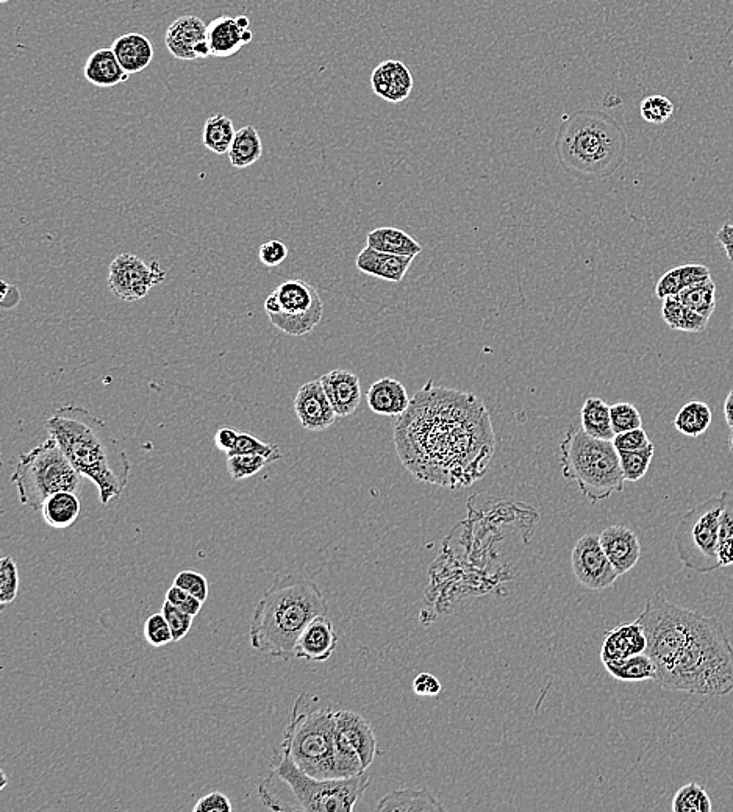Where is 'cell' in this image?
Wrapping results in <instances>:
<instances>
[{
	"label": "cell",
	"mask_w": 733,
	"mask_h": 812,
	"mask_svg": "<svg viewBox=\"0 0 733 812\" xmlns=\"http://www.w3.org/2000/svg\"><path fill=\"white\" fill-rule=\"evenodd\" d=\"M377 811L390 812H433L446 811L429 789H401L393 791L380 800Z\"/></svg>",
	"instance_id": "obj_28"
},
{
	"label": "cell",
	"mask_w": 733,
	"mask_h": 812,
	"mask_svg": "<svg viewBox=\"0 0 733 812\" xmlns=\"http://www.w3.org/2000/svg\"><path fill=\"white\" fill-rule=\"evenodd\" d=\"M166 278L165 269L157 261L149 266L132 253H121L111 261L108 288L119 300L135 302L144 299L154 286Z\"/></svg>",
	"instance_id": "obj_13"
},
{
	"label": "cell",
	"mask_w": 733,
	"mask_h": 812,
	"mask_svg": "<svg viewBox=\"0 0 733 812\" xmlns=\"http://www.w3.org/2000/svg\"><path fill=\"white\" fill-rule=\"evenodd\" d=\"M122 68L130 75L138 74L151 66L154 60V46L147 36L141 33H126L116 38L111 46Z\"/></svg>",
	"instance_id": "obj_27"
},
{
	"label": "cell",
	"mask_w": 733,
	"mask_h": 812,
	"mask_svg": "<svg viewBox=\"0 0 733 812\" xmlns=\"http://www.w3.org/2000/svg\"><path fill=\"white\" fill-rule=\"evenodd\" d=\"M723 497H708L680 519L674 533L677 555L687 569L696 574H710L721 567L719 563V531H721Z\"/></svg>",
	"instance_id": "obj_10"
},
{
	"label": "cell",
	"mask_w": 733,
	"mask_h": 812,
	"mask_svg": "<svg viewBox=\"0 0 733 812\" xmlns=\"http://www.w3.org/2000/svg\"><path fill=\"white\" fill-rule=\"evenodd\" d=\"M557 155L566 171L608 177L626 158L627 139L615 119L601 111H579L558 133Z\"/></svg>",
	"instance_id": "obj_6"
},
{
	"label": "cell",
	"mask_w": 733,
	"mask_h": 812,
	"mask_svg": "<svg viewBox=\"0 0 733 812\" xmlns=\"http://www.w3.org/2000/svg\"><path fill=\"white\" fill-rule=\"evenodd\" d=\"M0 2H2V4H7L8 0H0Z\"/></svg>",
	"instance_id": "obj_61"
},
{
	"label": "cell",
	"mask_w": 733,
	"mask_h": 812,
	"mask_svg": "<svg viewBox=\"0 0 733 812\" xmlns=\"http://www.w3.org/2000/svg\"><path fill=\"white\" fill-rule=\"evenodd\" d=\"M702 617L696 611L673 605L662 594L649 597L638 620L648 639L646 653L657 669L668 664L685 647Z\"/></svg>",
	"instance_id": "obj_11"
},
{
	"label": "cell",
	"mask_w": 733,
	"mask_h": 812,
	"mask_svg": "<svg viewBox=\"0 0 733 812\" xmlns=\"http://www.w3.org/2000/svg\"><path fill=\"white\" fill-rule=\"evenodd\" d=\"M413 260L415 257H401V255L380 252V250L366 246L362 252L358 253L355 266L363 274L382 278L387 282L399 283L404 280Z\"/></svg>",
	"instance_id": "obj_23"
},
{
	"label": "cell",
	"mask_w": 733,
	"mask_h": 812,
	"mask_svg": "<svg viewBox=\"0 0 733 812\" xmlns=\"http://www.w3.org/2000/svg\"><path fill=\"white\" fill-rule=\"evenodd\" d=\"M49 436L77 471L93 481L102 505L119 499L129 485V455L104 421L82 406H61L46 422Z\"/></svg>",
	"instance_id": "obj_2"
},
{
	"label": "cell",
	"mask_w": 733,
	"mask_h": 812,
	"mask_svg": "<svg viewBox=\"0 0 733 812\" xmlns=\"http://www.w3.org/2000/svg\"><path fill=\"white\" fill-rule=\"evenodd\" d=\"M269 321L285 335H308L324 316V303L315 286L293 278L277 286L265 300Z\"/></svg>",
	"instance_id": "obj_12"
},
{
	"label": "cell",
	"mask_w": 733,
	"mask_h": 812,
	"mask_svg": "<svg viewBox=\"0 0 733 812\" xmlns=\"http://www.w3.org/2000/svg\"><path fill=\"white\" fill-rule=\"evenodd\" d=\"M646 649H648V639H646L640 620L624 622L605 633L601 649L602 663L640 655V653H646Z\"/></svg>",
	"instance_id": "obj_21"
},
{
	"label": "cell",
	"mask_w": 733,
	"mask_h": 812,
	"mask_svg": "<svg viewBox=\"0 0 733 812\" xmlns=\"http://www.w3.org/2000/svg\"><path fill=\"white\" fill-rule=\"evenodd\" d=\"M729 449H730V452H732V453H733V430H730V435H729Z\"/></svg>",
	"instance_id": "obj_60"
},
{
	"label": "cell",
	"mask_w": 733,
	"mask_h": 812,
	"mask_svg": "<svg viewBox=\"0 0 733 812\" xmlns=\"http://www.w3.org/2000/svg\"><path fill=\"white\" fill-rule=\"evenodd\" d=\"M0 777H2V783H0V789H4L7 786V775H5L4 770L0 772Z\"/></svg>",
	"instance_id": "obj_59"
},
{
	"label": "cell",
	"mask_w": 733,
	"mask_h": 812,
	"mask_svg": "<svg viewBox=\"0 0 733 812\" xmlns=\"http://www.w3.org/2000/svg\"><path fill=\"white\" fill-rule=\"evenodd\" d=\"M166 600L194 617L201 613L202 605H204V602L196 599L190 592H186L185 589L179 588V586L176 585H172L171 588L168 589V592H166Z\"/></svg>",
	"instance_id": "obj_51"
},
{
	"label": "cell",
	"mask_w": 733,
	"mask_h": 812,
	"mask_svg": "<svg viewBox=\"0 0 733 812\" xmlns=\"http://www.w3.org/2000/svg\"><path fill=\"white\" fill-rule=\"evenodd\" d=\"M674 812H712V800L701 784L688 783L673 798Z\"/></svg>",
	"instance_id": "obj_40"
},
{
	"label": "cell",
	"mask_w": 733,
	"mask_h": 812,
	"mask_svg": "<svg viewBox=\"0 0 733 812\" xmlns=\"http://www.w3.org/2000/svg\"><path fill=\"white\" fill-rule=\"evenodd\" d=\"M721 497H723V510H721V531H719V535H724V533H732L733 531V491H723Z\"/></svg>",
	"instance_id": "obj_55"
},
{
	"label": "cell",
	"mask_w": 733,
	"mask_h": 812,
	"mask_svg": "<svg viewBox=\"0 0 733 812\" xmlns=\"http://www.w3.org/2000/svg\"><path fill=\"white\" fill-rule=\"evenodd\" d=\"M724 416H726V422L730 430H733V389L729 392L726 403H724Z\"/></svg>",
	"instance_id": "obj_58"
},
{
	"label": "cell",
	"mask_w": 733,
	"mask_h": 812,
	"mask_svg": "<svg viewBox=\"0 0 733 812\" xmlns=\"http://www.w3.org/2000/svg\"><path fill=\"white\" fill-rule=\"evenodd\" d=\"M337 727L344 738L357 750L363 766L368 769L377 756V738L365 717L354 711H337Z\"/></svg>",
	"instance_id": "obj_24"
},
{
	"label": "cell",
	"mask_w": 733,
	"mask_h": 812,
	"mask_svg": "<svg viewBox=\"0 0 733 812\" xmlns=\"http://www.w3.org/2000/svg\"><path fill=\"white\" fill-rule=\"evenodd\" d=\"M708 278H710V269L704 264H683L679 268L666 272L658 280L657 286H655V296L662 300L666 297L679 296L685 289L705 282Z\"/></svg>",
	"instance_id": "obj_29"
},
{
	"label": "cell",
	"mask_w": 733,
	"mask_h": 812,
	"mask_svg": "<svg viewBox=\"0 0 733 812\" xmlns=\"http://www.w3.org/2000/svg\"><path fill=\"white\" fill-rule=\"evenodd\" d=\"M371 784L366 772L352 778L312 777L297 767L287 752H280L269 777L258 788L262 800L287 792L279 811L351 812Z\"/></svg>",
	"instance_id": "obj_5"
},
{
	"label": "cell",
	"mask_w": 733,
	"mask_h": 812,
	"mask_svg": "<svg viewBox=\"0 0 733 812\" xmlns=\"http://www.w3.org/2000/svg\"><path fill=\"white\" fill-rule=\"evenodd\" d=\"M655 683L669 691L726 697L733 691V647L716 617H702L690 641L657 669Z\"/></svg>",
	"instance_id": "obj_4"
},
{
	"label": "cell",
	"mask_w": 733,
	"mask_h": 812,
	"mask_svg": "<svg viewBox=\"0 0 733 812\" xmlns=\"http://www.w3.org/2000/svg\"><path fill=\"white\" fill-rule=\"evenodd\" d=\"M235 135L236 130L233 127V122L224 114H215L205 122L202 141H204V146L211 150L213 154L224 155L229 154Z\"/></svg>",
	"instance_id": "obj_37"
},
{
	"label": "cell",
	"mask_w": 733,
	"mask_h": 812,
	"mask_svg": "<svg viewBox=\"0 0 733 812\" xmlns=\"http://www.w3.org/2000/svg\"><path fill=\"white\" fill-rule=\"evenodd\" d=\"M599 538L602 549L607 553L608 560L615 567L619 577L637 566L641 556V545L635 531L626 525H612L605 528Z\"/></svg>",
	"instance_id": "obj_19"
},
{
	"label": "cell",
	"mask_w": 733,
	"mask_h": 812,
	"mask_svg": "<svg viewBox=\"0 0 733 812\" xmlns=\"http://www.w3.org/2000/svg\"><path fill=\"white\" fill-rule=\"evenodd\" d=\"M19 592V572L16 561L5 556L0 561V609L5 611L8 605L15 603Z\"/></svg>",
	"instance_id": "obj_43"
},
{
	"label": "cell",
	"mask_w": 733,
	"mask_h": 812,
	"mask_svg": "<svg viewBox=\"0 0 733 812\" xmlns=\"http://www.w3.org/2000/svg\"><path fill=\"white\" fill-rule=\"evenodd\" d=\"M651 444L648 433L643 430V427L624 431V433H619L613 439V446L616 447L618 452H633V450L646 449Z\"/></svg>",
	"instance_id": "obj_50"
},
{
	"label": "cell",
	"mask_w": 733,
	"mask_h": 812,
	"mask_svg": "<svg viewBox=\"0 0 733 812\" xmlns=\"http://www.w3.org/2000/svg\"><path fill=\"white\" fill-rule=\"evenodd\" d=\"M338 634L327 616L316 617L302 631L296 642L294 656L312 663H324L337 650Z\"/></svg>",
	"instance_id": "obj_18"
},
{
	"label": "cell",
	"mask_w": 733,
	"mask_h": 812,
	"mask_svg": "<svg viewBox=\"0 0 733 812\" xmlns=\"http://www.w3.org/2000/svg\"><path fill=\"white\" fill-rule=\"evenodd\" d=\"M172 585L185 589L186 592H190L196 599L204 603L208 599V594H210V585H208L207 578L201 572H196V570H182L176 575Z\"/></svg>",
	"instance_id": "obj_49"
},
{
	"label": "cell",
	"mask_w": 733,
	"mask_h": 812,
	"mask_svg": "<svg viewBox=\"0 0 733 812\" xmlns=\"http://www.w3.org/2000/svg\"><path fill=\"white\" fill-rule=\"evenodd\" d=\"M366 246L380 252L393 253L401 257H415L422 252L421 244L404 230L394 227H380L366 236Z\"/></svg>",
	"instance_id": "obj_30"
},
{
	"label": "cell",
	"mask_w": 733,
	"mask_h": 812,
	"mask_svg": "<svg viewBox=\"0 0 733 812\" xmlns=\"http://www.w3.org/2000/svg\"><path fill=\"white\" fill-rule=\"evenodd\" d=\"M233 806L229 797L222 792H211L197 800L194 812H232Z\"/></svg>",
	"instance_id": "obj_53"
},
{
	"label": "cell",
	"mask_w": 733,
	"mask_h": 812,
	"mask_svg": "<svg viewBox=\"0 0 733 812\" xmlns=\"http://www.w3.org/2000/svg\"><path fill=\"white\" fill-rule=\"evenodd\" d=\"M571 567L577 583L590 591L612 588L619 578L607 553L602 549L599 535L582 536L571 553Z\"/></svg>",
	"instance_id": "obj_14"
},
{
	"label": "cell",
	"mask_w": 733,
	"mask_h": 812,
	"mask_svg": "<svg viewBox=\"0 0 733 812\" xmlns=\"http://www.w3.org/2000/svg\"><path fill=\"white\" fill-rule=\"evenodd\" d=\"M662 316L669 328L687 333L704 332L710 321L708 317L691 311L677 296L663 299Z\"/></svg>",
	"instance_id": "obj_34"
},
{
	"label": "cell",
	"mask_w": 733,
	"mask_h": 812,
	"mask_svg": "<svg viewBox=\"0 0 733 812\" xmlns=\"http://www.w3.org/2000/svg\"><path fill=\"white\" fill-rule=\"evenodd\" d=\"M319 380L338 417L351 416L357 411L362 402V385L354 372L335 369L322 375Z\"/></svg>",
	"instance_id": "obj_22"
},
{
	"label": "cell",
	"mask_w": 733,
	"mask_h": 812,
	"mask_svg": "<svg viewBox=\"0 0 733 812\" xmlns=\"http://www.w3.org/2000/svg\"><path fill=\"white\" fill-rule=\"evenodd\" d=\"M208 43L213 57L227 58L238 54L244 46L251 44L254 33L247 16H221L211 21L207 27Z\"/></svg>",
	"instance_id": "obj_17"
},
{
	"label": "cell",
	"mask_w": 733,
	"mask_h": 812,
	"mask_svg": "<svg viewBox=\"0 0 733 812\" xmlns=\"http://www.w3.org/2000/svg\"><path fill=\"white\" fill-rule=\"evenodd\" d=\"M677 297H679L691 311L710 319L716 308L715 282H713L712 278H708L705 282L685 289V291H682Z\"/></svg>",
	"instance_id": "obj_39"
},
{
	"label": "cell",
	"mask_w": 733,
	"mask_h": 812,
	"mask_svg": "<svg viewBox=\"0 0 733 812\" xmlns=\"http://www.w3.org/2000/svg\"><path fill=\"white\" fill-rule=\"evenodd\" d=\"M235 455L265 456L266 460H269V463H276V461L282 460V453H280L279 446L263 442L262 439H258L257 436L251 435V433H240V438H238V442H236L235 449L227 453V458Z\"/></svg>",
	"instance_id": "obj_42"
},
{
	"label": "cell",
	"mask_w": 733,
	"mask_h": 812,
	"mask_svg": "<svg viewBox=\"0 0 733 812\" xmlns=\"http://www.w3.org/2000/svg\"><path fill=\"white\" fill-rule=\"evenodd\" d=\"M208 25L201 18L188 15L176 19L166 32V47L177 60L194 61L213 57L207 35Z\"/></svg>",
	"instance_id": "obj_15"
},
{
	"label": "cell",
	"mask_w": 733,
	"mask_h": 812,
	"mask_svg": "<svg viewBox=\"0 0 733 812\" xmlns=\"http://www.w3.org/2000/svg\"><path fill=\"white\" fill-rule=\"evenodd\" d=\"M318 700L310 694L297 697L280 750L287 752L308 775L329 780L333 778L335 764L337 711L319 706Z\"/></svg>",
	"instance_id": "obj_7"
},
{
	"label": "cell",
	"mask_w": 733,
	"mask_h": 812,
	"mask_svg": "<svg viewBox=\"0 0 733 812\" xmlns=\"http://www.w3.org/2000/svg\"><path fill=\"white\" fill-rule=\"evenodd\" d=\"M610 416H612V425L615 435L624 433V431L635 430L641 428L643 419H641L640 411L630 403L621 402L615 403L610 406Z\"/></svg>",
	"instance_id": "obj_47"
},
{
	"label": "cell",
	"mask_w": 733,
	"mask_h": 812,
	"mask_svg": "<svg viewBox=\"0 0 733 812\" xmlns=\"http://www.w3.org/2000/svg\"><path fill=\"white\" fill-rule=\"evenodd\" d=\"M238 438H240L238 431L233 430V428L222 427L219 428L218 433L215 435V444L221 452L227 455V453L235 449Z\"/></svg>",
	"instance_id": "obj_56"
},
{
	"label": "cell",
	"mask_w": 733,
	"mask_h": 812,
	"mask_svg": "<svg viewBox=\"0 0 733 812\" xmlns=\"http://www.w3.org/2000/svg\"><path fill=\"white\" fill-rule=\"evenodd\" d=\"M413 75L402 61H383L371 75L372 91L380 99L390 104H399L410 97L413 91Z\"/></svg>",
	"instance_id": "obj_20"
},
{
	"label": "cell",
	"mask_w": 733,
	"mask_h": 812,
	"mask_svg": "<svg viewBox=\"0 0 733 812\" xmlns=\"http://www.w3.org/2000/svg\"><path fill=\"white\" fill-rule=\"evenodd\" d=\"M394 444L399 460L418 480L457 489L488 471L496 436L482 399L429 380L397 417Z\"/></svg>",
	"instance_id": "obj_1"
},
{
	"label": "cell",
	"mask_w": 733,
	"mask_h": 812,
	"mask_svg": "<svg viewBox=\"0 0 733 812\" xmlns=\"http://www.w3.org/2000/svg\"><path fill=\"white\" fill-rule=\"evenodd\" d=\"M263 155L262 138L258 135L254 125H246L238 130L229 150L230 163L233 168H249L257 163Z\"/></svg>",
	"instance_id": "obj_35"
},
{
	"label": "cell",
	"mask_w": 733,
	"mask_h": 812,
	"mask_svg": "<svg viewBox=\"0 0 733 812\" xmlns=\"http://www.w3.org/2000/svg\"><path fill=\"white\" fill-rule=\"evenodd\" d=\"M294 411L305 430L324 431L337 422L338 414L333 410L321 380L308 382L297 391Z\"/></svg>",
	"instance_id": "obj_16"
},
{
	"label": "cell",
	"mask_w": 733,
	"mask_h": 812,
	"mask_svg": "<svg viewBox=\"0 0 733 812\" xmlns=\"http://www.w3.org/2000/svg\"><path fill=\"white\" fill-rule=\"evenodd\" d=\"M716 241L721 244L730 263L733 264V224H724L716 233Z\"/></svg>",
	"instance_id": "obj_57"
},
{
	"label": "cell",
	"mask_w": 733,
	"mask_h": 812,
	"mask_svg": "<svg viewBox=\"0 0 733 812\" xmlns=\"http://www.w3.org/2000/svg\"><path fill=\"white\" fill-rule=\"evenodd\" d=\"M582 419V430L588 436L601 441H613L615 431H613L612 416H610V405L598 397H590L583 403L580 411Z\"/></svg>",
	"instance_id": "obj_32"
},
{
	"label": "cell",
	"mask_w": 733,
	"mask_h": 812,
	"mask_svg": "<svg viewBox=\"0 0 733 812\" xmlns=\"http://www.w3.org/2000/svg\"><path fill=\"white\" fill-rule=\"evenodd\" d=\"M560 466L563 477L574 481L593 503L610 499L623 491L626 483L613 441L591 438L576 428H571L560 444Z\"/></svg>",
	"instance_id": "obj_8"
},
{
	"label": "cell",
	"mask_w": 733,
	"mask_h": 812,
	"mask_svg": "<svg viewBox=\"0 0 733 812\" xmlns=\"http://www.w3.org/2000/svg\"><path fill=\"white\" fill-rule=\"evenodd\" d=\"M413 691L419 697H437L443 686L432 674H419L413 681Z\"/></svg>",
	"instance_id": "obj_54"
},
{
	"label": "cell",
	"mask_w": 733,
	"mask_h": 812,
	"mask_svg": "<svg viewBox=\"0 0 733 812\" xmlns=\"http://www.w3.org/2000/svg\"><path fill=\"white\" fill-rule=\"evenodd\" d=\"M83 478L57 439L49 436L41 446L22 453L11 483L16 486L19 502L40 513L44 502L57 492H76L80 496Z\"/></svg>",
	"instance_id": "obj_9"
},
{
	"label": "cell",
	"mask_w": 733,
	"mask_h": 812,
	"mask_svg": "<svg viewBox=\"0 0 733 812\" xmlns=\"http://www.w3.org/2000/svg\"><path fill=\"white\" fill-rule=\"evenodd\" d=\"M366 772L362 758L357 750L349 744L343 733L338 730L335 734V764H333V778H352Z\"/></svg>",
	"instance_id": "obj_38"
},
{
	"label": "cell",
	"mask_w": 733,
	"mask_h": 812,
	"mask_svg": "<svg viewBox=\"0 0 733 812\" xmlns=\"http://www.w3.org/2000/svg\"><path fill=\"white\" fill-rule=\"evenodd\" d=\"M410 402L407 389L394 378H380L368 391V406L379 416L399 417L408 410Z\"/></svg>",
	"instance_id": "obj_25"
},
{
	"label": "cell",
	"mask_w": 733,
	"mask_h": 812,
	"mask_svg": "<svg viewBox=\"0 0 733 812\" xmlns=\"http://www.w3.org/2000/svg\"><path fill=\"white\" fill-rule=\"evenodd\" d=\"M602 664L615 680L626 681V683L655 680L657 677V666L648 653H640V655L619 659V661H605Z\"/></svg>",
	"instance_id": "obj_33"
},
{
	"label": "cell",
	"mask_w": 733,
	"mask_h": 812,
	"mask_svg": "<svg viewBox=\"0 0 733 812\" xmlns=\"http://www.w3.org/2000/svg\"><path fill=\"white\" fill-rule=\"evenodd\" d=\"M161 613H163V616L168 620L174 642L182 641L186 634L190 633L191 627H193L194 616L185 613L182 609L169 603L168 600H166L165 605L161 608Z\"/></svg>",
	"instance_id": "obj_48"
},
{
	"label": "cell",
	"mask_w": 733,
	"mask_h": 812,
	"mask_svg": "<svg viewBox=\"0 0 733 812\" xmlns=\"http://www.w3.org/2000/svg\"><path fill=\"white\" fill-rule=\"evenodd\" d=\"M83 75L88 82L99 88H115L129 80L130 74L122 68L111 47L99 49L86 60Z\"/></svg>",
	"instance_id": "obj_26"
},
{
	"label": "cell",
	"mask_w": 733,
	"mask_h": 812,
	"mask_svg": "<svg viewBox=\"0 0 733 812\" xmlns=\"http://www.w3.org/2000/svg\"><path fill=\"white\" fill-rule=\"evenodd\" d=\"M80 510H82V505H80L79 494L63 491L49 497L44 502L40 513L47 525L63 530V528L76 524Z\"/></svg>",
	"instance_id": "obj_31"
},
{
	"label": "cell",
	"mask_w": 733,
	"mask_h": 812,
	"mask_svg": "<svg viewBox=\"0 0 733 812\" xmlns=\"http://www.w3.org/2000/svg\"><path fill=\"white\" fill-rule=\"evenodd\" d=\"M327 613L329 605L316 583L291 574L277 577L255 606L251 645L272 658H291L305 627Z\"/></svg>",
	"instance_id": "obj_3"
},
{
	"label": "cell",
	"mask_w": 733,
	"mask_h": 812,
	"mask_svg": "<svg viewBox=\"0 0 733 812\" xmlns=\"http://www.w3.org/2000/svg\"><path fill=\"white\" fill-rule=\"evenodd\" d=\"M143 631L147 644L154 647V649H161V647L174 642L171 627H169L168 620L161 611L147 617Z\"/></svg>",
	"instance_id": "obj_45"
},
{
	"label": "cell",
	"mask_w": 733,
	"mask_h": 812,
	"mask_svg": "<svg viewBox=\"0 0 733 812\" xmlns=\"http://www.w3.org/2000/svg\"><path fill=\"white\" fill-rule=\"evenodd\" d=\"M621 467L626 481H638L648 474L652 458H654V444L646 449L633 450V452H618Z\"/></svg>",
	"instance_id": "obj_41"
},
{
	"label": "cell",
	"mask_w": 733,
	"mask_h": 812,
	"mask_svg": "<svg viewBox=\"0 0 733 812\" xmlns=\"http://www.w3.org/2000/svg\"><path fill=\"white\" fill-rule=\"evenodd\" d=\"M674 113V104L665 96H649L641 102V118L648 124H665Z\"/></svg>",
	"instance_id": "obj_46"
},
{
	"label": "cell",
	"mask_w": 733,
	"mask_h": 812,
	"mask_svg": "<svg viewBox=\"0 0 733 812\" xmlns=\"http://www.w3.org/2000/svg\"><path fill=\"white\" fill-rule=\"evenodd\" d=\"M268 463L269 460H266L265 456L235 455L227 458V469L233 480L241 481L254 477Z\"/></svg>",
	"instance_id": "obj_44"
},
{
	"label": "cell",
	"mask_w": 733,
	"mask_h": 812,
	"mask_svg": "<svg viewBox=\"0 0 733 812\" xmlns=\"http://www.w3.org/2000/svg\"><path fill=\"white\" fill-rule=\"evenodd\" d=\"M258 257L265 266L268 268H276L280 266L283 261L288 258V247L279 241V239H271L268 243L262 244L258 250Z\"/></svg>",
	"instance_id": "obj_52"
},
{
	"label": "cell",
	"mask_w": 733,
	"mask_h": 812,
	"mask_svg": "<svg viewBox=\"0 0 733 812\" xmlns=\"http://www.w3.org/2000/svg\"><path fill=\"white\" fill-rule=\"evenodd\" d=\"M713 414L710 406L701 400L685 403L674 419V427L680 435L687 438H699L712 425Z\"/></svg>",
	"instance_id": "obj_36"
}]
</instances>
